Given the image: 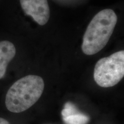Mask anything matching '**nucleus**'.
Here are the masks:
<instances>
[{
  "label": "nucleus",
  "instance_id": "1",
  "mask_svg": "<svg viewBox=\"0 0 124 124\" xmlns=\"http://www.w3.org/2000/svg\"><path fill=\"white\" fill-rule=\"evenodd\" d=\"M117 23V16L111 9L98 12L87 28L83 36L82 49L85 55H93L108 44Z\"/></svg>",
  "mask_w": 124,
  "mask_h": 124
},
{
  "label": "nucleus",
  "instance_id": "2",
  "mask_svg": "<svg viewBox=\"0 0 124 124\" xmlns=\"http://www.w3.org/2000/svg\"><path fill=\"white\" fill-rule=\"evenodd\" d=\"M44 82L39 76L29 75L17 80L8 91L5 105L8 110L21 113L32 106L42 95Z\"/></svg>",
  "mask_w": 124,
  "mask_h": 124
},
{
  "label": "nucleus",
  "instance_id": "3",
  "mask_svg": "<svg viewBox=\"0 0 124 124\" xmlns=\"http://www.w3.org/2000/svg\"><path fill=\"white\" fill-rule=\"evenodd\" d=\"M124 76V51H120L101 59L96 63L94 79L102 87H110L119 83Z\"/></svg>",
  "mask_w": 124,
  "mask_h": 124
},
{
  "label": "nucleus",
  "instance_id": "4",
  "mask_svg": "<svg viewBox=\"0 0 124 124\" xmlns=\"http://www.w3.org/2000/svg\"><path fill=\"white\" fill-rule=\"evenodd\" d=\"M21 7L25 15L30 16L40 25L48 21L50 10L47 0H20Z\"/></svg>",
  "mask_w": 124,
  "mask_h": 124
},
{
  "label": "nucleus",
  "instance_id": "5",
  "mask_svg": "<svg viewBox=\"0 0 124 124\" xmlns=\"http://www.w3.org/2000/svg\"><path fill=\"white\" fill-rule=\"evenodd\" d=\"M16 49L10 41L4 40L0 41V79L7 71L8 65L15 56Z\"/></svg>",
  "mask_w": 124,
  "mask_h": 124
},
{
  "label": "nucleus",
  "instance_id": "6",
  "mask_svg": "<svg viewBox=\"0 0 124 124\" xmlns=\"http://www.w3.org/2000/svg\"><path fill=\"white\" fill-rule=\"evenodd\" d=\"M63 121L67 124H87L90 118L81 112L63 117Z\"/></svg>",
  "mask_w": 124,
  "mask_h": 124
},
{
  "label": "nucleus",
  "instance_id": "7",
  "mask_svg": "<svg viewBox=\"0 0 124 124\" xmlns=\"http://www.w3.org/2000/svg\"><path fill=\"white\" fill-rule=\"evenodd\" d=\"M80 111L78 110L77 107L75 105L71 102H67L64 105V108L62 111V117H66L72 114H75V113H79Z\"/></svg>",
  "mask_w": 124,
  "mask_h": 124
},
{
  "label": "nucleus",
  "instance_id": "8",
  "mask_svg": "<svg viewBox=\"0 0 124 124\" xmlns=\"http://www.w3.org/2000/svg\"><path fill=\"white\" fill-rule=\"evenodd\" d=\"M0 124H10V123L5 119L0 118Z\"/></svg>",
  "mask_w": 124,
  "mask_h": 124
}]
</instances>
